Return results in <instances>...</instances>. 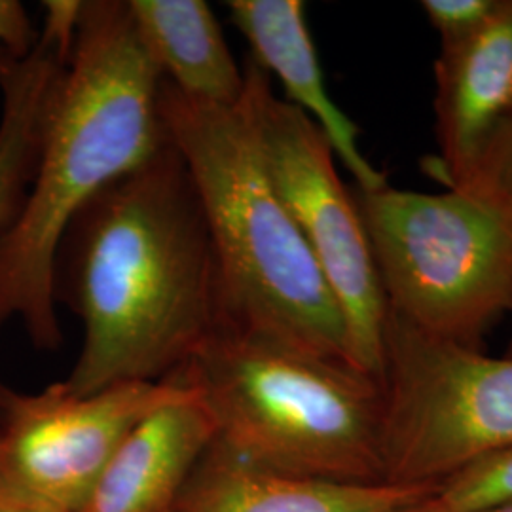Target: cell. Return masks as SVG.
Returning a JSON list of instances; mask_svg holds the SVG:
<instances>
[{
	"label": "cell",
	"instance_id": "cell-20",
	"mask_svg": "<svg viewBox=\"0 0 512 512\" xmlns=\"http://www.w3.org/2000/svg\"><path fill=\"white\" fill-rule=\"evenodd\" d=\"M469 512H512V499L511 501H503V503H497V505H490V507H484V509H476V511Z\"/></svg>",
	"mask_w": 512,
	"mask_h": 512
},
{
	"label": "cell",
	"instance_id": "cell-3",
	"mask_svg": "<svg viewBox=\"0 0 512 512\" xmlns=\"http://www.w3.org/2000/svg\"><path fill=\"white\" fill-rule=\"evenodd\" d=\"M160 107L209 228L219 275V327L355 366L342 310L275 192L245 97L234 107L207 105L164 80Z\"/></svg>",
	"mask_w": 512,
	"mask_h": 512
},
{
	"label": "cell",
	"instance_id": "cell-5",
	"mask_svg": "<svg viewBox=\"0 0 512 512\" xmlns=\"http://www.w3.org/2000/svg\"><path fill=\"white\" fill-rule=\"evenodd\" d=\"M387 311L433 338L482 349L511 311L512 230L456 188L353 190Z\"/></svg>",
	"mask_w": 512,
	"mask_h": 512
},
{
	"label": "cell",
	"instance_id": "cell-18",
	"mask_svg": "<svg viewBox=\"0 0 512 512\" xmlns=\"http://www.w3.org/2000/svg\"><path fill=\"white\" fill-rule=\"evenodd\" d=\"M38 29L18 0H0V50L27 54L37 44Z\"/></svg>",
	"mask_w": 512,
	"mask_h": 512
},
{
	"label": "cell",
	"instance_id": "cell-10",
	"mask_svg": "<svg viewBox=\"0 0 512 512\" xmlns=\"http://www.w3.org/2000/svg\"><path fill=\"white\" fill-rule=\"evenodd\" d=\"M213 442L215 423L196 391L184 385L118 444L80 512L175 511Z\"/></svg>",
	"mask_w": 512,
	"mask_h": 512
},
{
	"label": "cell",
	"instance_id": "cell-9",
	"mask_svg": "<svg viewBox=\"0 0 512 512\" xmlns=\"http://www.w3.org/2000/svg\"><path fill=\"white\" fill-rule=\"evenodd\" d=\"M433 109L439 177L450 188L512 116V0L473 35L440 44Z\"/></svg>",
	"mask_w": 512,
	"mask_h": 512
},
{
	"label": "cell",
	"instance_id": "cell-1",
	"mask_svg": "<svg viewBox=\"0 0 512 512\" xmlns=\"http://www.w3.org/2000/svg\"><path fill=\"white\" fill-rule=\"evenodd\" d=\"M54 294L84 330L63 380L82 395L164 382L219 327L213 243L171 141L74 217L55 258Z\"/></svg>",
	"mask_w": 512,
	"mask_h": 512
},
{
	"label": "cell",
	"instance_id": "cell-6",
	"mask_svg": "<svg viewBox=\"0 0 512 512\" xmlns=\"http://www.w3.org/2000/svg\"><path fill=\"white\" fill-rule=\"evenodd\" d=\"M385 482L437 486L512 448V355L433 338L387 311Z\"/></svg>",
	"mask_w": 512,
	"mask_h": 512
},
{
	"label": "cell",
	"instance_id": "cell-15",
	"mask_svg": "<svg viewBox=\"0 0 512 512\" xmlns=\"http://www.w3.org/2000/svg\"><path fill=\"white\" fill-rule=\"evenodd\" d=\"M512 499V448L444 478L412 512H469Z\"/></svg>",
	"mask_w": 512,
	"mask_h": 512
},
{
	"label": "cell",
	"instance_id": "cell-12",
	"mask_svg": "<svg viewBox=\"0 0 512 512\" xmlns=\"http://www.w3.org/2000/svg\"><path fill=\"white\" fill-rule=\"evenodd\" d=\"M76 31V6L54 0L44 4L37 44L27 54L0 50V239L18 219L33 183L46 116Z\"/></svg>",
	"mask_w": 512,
	"mask_h": 512
},
{
	"label": "cell",
	"instance_id": "cell-7",
	"mask_svg": "<svg viewBox=\"0 0 512 512\" xmlns=\"http://www.w3.org/2000/svg\"><path fill=\"white\" fill-rule=\"evenodd\" d=\"M243 69V97L270 181L342 310L353 363L382 384L387 304L353 190L310 116L279 97L253 59Z\"/></svg>",
	"mask_w": 512,
	"mask_h": 512
},
{
	"label": "cell",
	"instance_id": "cell-22",
	"mask_svg": "<svg viewBox=\"0 0 512 512\" xmlns=\"http://www.w3.org/2000/svg\"><path fill=\"white\" fill-rule=\"evenodd\" d=\"M173 512H177V511H173Z\"/></svg>",
	"mask_w": 512,
	"mask_h": 512
},
{
	"label": "cell",
	"instance_id": "cell-11",
	"mask_svg": "<svg viewBox=\"0 0 512 512\" xmlns=\"http://www.w3.org/2000/svg\"><path fill=\"white\" fill-rule=\"evenodd\" d=\"M226 6L232 23L251 46L253 61L281 82L283 99L323 131L336 160L353 175L355 188L376 190L389 183L384 171L363 154L359 126L330 97L308 29L306 4L302 0H230Z\"/></svg>",
	"mask_w": 512,
	"mask_h": 512
},
{
	"label": "cell",
	"instance_id": "cell-19",
	"mask_svg": "<svg viewBox=\"0 0 512 512\" xmlns=\"http://www.w3.org/2000/svg\"><path fill=\"white\" fill-rule=\"evenodd\" d=\"M0 512H55L48 507L37 505L33 501L21 499L18 495L8 494L0 490Z\"/></svg>",
	"mask_w": 512,
	"mask_h": 512
},
{
	"label": "cell",
	"instance_id": "cell-4",
	"mask_svg": "<svg viewBox=\"0 0 512 512\" xmlns=\"http://www.w3.org/2000/svg\"><path fill=\"white\" fill-rule=\"evenodd\" d=\"M171 378L196 391L236 458L279 475L385 482L384 389L349 363L217 327Z\"/></svg>",
	"mask_w": 512,
	"mask_h": 512
},
{
	"label": "cell",
	"instance_id": "cell-16",
	"mask_svg": "<svg viewBox=\"0 0 512 512\" xmlns=\"http://www.w3.org/2000/svg\"><path fill=\"white\" fill-rule=\"evenodd\" d=\"M450 188L484 203L512 230V116L497 129L471 171Z\"/></svg>",
	"mask_w": 512,
	"mask_h": 512
},
{
	"label": "cell",
	"instance_id": "cell-2",
	"mask_svg": "<svg viewBox=\"0 0 512 512\" xmlns=\"http://www.w3.org/2000/svg\"><path fill=\"white\" fill-rule=\"evenodd\" d=\"M162 86L164 76L137 37L128 0H84L33 183L0 239V325L19 321L35 348L50 351L63 340L55 258L74 217L169 141Z\"/></svg>",
	"mask_w": 512,
	"mask_h": 512
},
{
	"label": "cell",
	"instance_id": "cell-13",
	"mask_svg": "<svg viewBox=\"0 0 512 512\" xmlns=\"http://www.w3.org/2000/svg\"><path fill=\"white\" fill-rule=\"evenodd\" d=\"M435 486L342 484L279 475L213 442L190 476L177 512H404Z\"/></svg>",
	"mask_w": 512,
	"mask_h": 512
},
{
	"label": "cell",
	"instance_id": "cell-14",
	"mask_svg": "<svg viewBox=\"0 0 512 512\" xmlns=\"http://www.w3.org/2000/svg\"><path fill=\"white\" fill-rule=\"evenodd\" d=\"M128 6L143 48L175 92L207 105H238L245 69L207 2L128 0Z\"/></svg>",
	"mask_w": 512,
	"mask_h": 512
},
{
	"label": "cell",
	"instance_id": "cell-21",
	"mask_svg": "<svg viewBox=\"0 0 512 512\" xmlns=\"http://www.w3.org/2000/svg\"><path fill=\"white\" fill-rule=\"evenodd\" d=\"M511 311H512V304H511ZM509 355H512V340H511V346H509Z\"/></svg>",
	"mask_w": 512,
	"mask_h": 512
},
{
	"label": "cell",
	"instance_id": "cell-8",
	"mask_svg": "<svg viewBox=\"0 0 512 512\" xmlns=\"http://www.w3.org/2000/svg\"><path fill=\"white\" fill-rule=\"evenodd\" d=\"M183 389L171 378L88 395L65 382L38 393L0 385V490L55 512H80L118 444Z\"/></svg>",
	"mask_w": 512,
	"mask_h": 512
},
{
	"label": "cell",
	"instance_id": "cell-17",
	"mask_svg": "<svg viewBox=\"0 0 512 512\" xmlns=\"http://www.w3.org/2000/svg\"><path fill=\"white\" fill-rule=\"evenodd\" d=\"M501 0H423L421 10L439 33L440 44L473 35L499 8Z\"/></svg>",
	"mask_w": 512,
	"mask_h": 512
}]
</instances>
